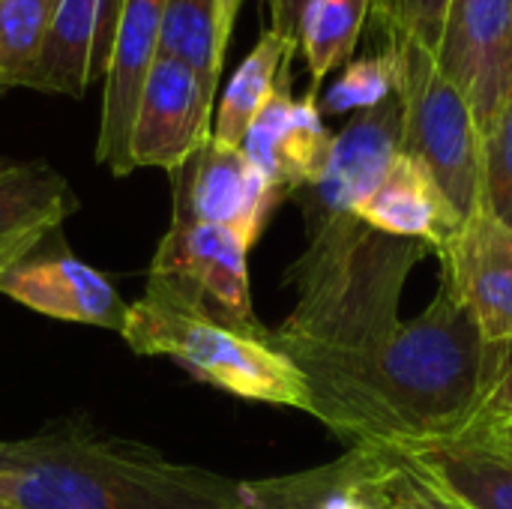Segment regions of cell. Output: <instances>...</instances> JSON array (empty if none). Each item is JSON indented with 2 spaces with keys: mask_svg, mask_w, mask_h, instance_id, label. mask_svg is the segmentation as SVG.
Masks as SVG:
<instances>
[{
  "mask_svg": "<svg viewBox=\"0 0 512 509\" xmlns=\"http://www.w3.org/2000/svg\"><path fill=\"white\" fill-rule=\"evenodd\" d=\"M435 60L486 135L512 93V0H447Z\"/></svg>",
  "mask_w": 512,
  "mask_h": 509,
  "instance_id": "obj_7",
  "label": "cell"
},
{
  "mask_svg": "<svg viewBox=\"0 0 512 509\" xmlns=\"http://www.w3.org/2000/svg\"><path fill=\"white\" fill-rule=\"evenodd\" d=\"M0 498L15 509H240L249 483L102 435L87 417H63L3 441Z\"/></svg>",
  "mask_w": 512,
  "mask_h": 509,
  "instance_id": "obj_2",
  "label": "cell"
},
{
  "mask_svg": "<svg viewBox=\"0 0 512 509\" xmlns=\"http://www.w3.org/2000/svg\"><path fill=\"white\" fill-rule=\"evenodd\" d=\"M333 132L324 126L318 96H291V72L252 120L240 150L288 198L315 186L327 168Z\"/></svg>",
  "mask_w": 512,
  "mask_h": 509,
  "instance_id": "obj_14",
  "label": "cell"
},
{
  "mask_svg": "<svg viewBox=\"0 0 512 509\" xmlns=\"http://www.w3.org/2000/svg\"><path fill=\"white\" fill-rule=\"evenodd\" d=\"M0 447H3V441H0Z\"/></svg>",
  "mask_w": 512,
  "mask_h": 509,
  "instance_id": "obj_34",
  "label": "cell"
},
{
  "mask_svg": "<svg viewBox=\"0 0 512 509\" xmlns=\"http://www.w3.org/2000/svg\"><path fill=\"white\" fill-rule=\"evenodd\" d=\"M99 24V0H57L51 27L30 78V90L81 99L90 87V60Z\"/></svg>",
  "mask_w": 512,
  "mask_h": 509,
  "instance_id": "obj_19",
  "label": "cell"
},
{
  "mask_svg": "<svg viewBox=\"0 0 512 509\" xmlns=\"http://www.w3.org/2000/svg\"><path fill=\"white\" fill-rule=\"evenodd\" d=\"M354 216L390 237L426 243L432 252L462 225L435 177L408 153H399L384 180L357 204Z\"/></svg>",
  "mask_w": 512,
  "mask_h": 509,
  "instance_id": "obj_17",
  "label": "cell"
},
{
  "mask_svg": "<svg viewBox=\"0 0 512 509\" xmlns=\"http://www.w3.org/2000/svg\"><path fill=\"white\" fill-rule=\"evenodd\" d=\"M168 177L177 207L201 222L234 231L249 246L258 243L270 213L285 198L240 147H225L213 138Z\"/></svg>",
  "mask_w": 512,
  "mask_h": 509,
  "instance_id": "obj_10",
  "label": "cell"
},
{
  "mask_svg": "<svg viewBox=\"0 0 512 509\" xmlns=\"http://www.w3.org/2000/svg\"><path fill=\"white\" fill-rule=\"evenodd\" d=\"M240 6H243V0H219V30H222L225 45L234 36V24H237V15H240Z\"/></svg>",
  "mask_w": 512,
  "mask_h": 509,
  "instance_id": "obj_30",
  "label": "cell"
},
{
  "mask_svg": "<svg viewBox=\"0 0 512 509\" xmlns=\"http://www.w3.org/2000/svg\"><path fill=\"white\" fill-rule=\"evenodd\" d=\"M444 285L468 309L486 345L512 342V225L486 204L435 249Z\"/></svg>",
  "mask_w": 512,
  "mask_h": 509,
  "instance_id": "obj_9",
  "label": "cell"
},
{
  "mask_svg": "<svg viewBox=\"0 0 512 509\" xmlns=\"http://www.w3.org/2000/svg\"><path fill=\"white\" fill-rule=\"evenodd\" d=\"M249 243L228 228L195 219L183 207H171V225L159 240L147 282H156L222 324L270 339L273 333L255 318L249 291Z\"/></svg>",
  "mask_w": 512,
  "mask_h": 509,
  "instance_id": "obj_6",
  "label": "cell"
},
{
  "mask_svg": "<svg viewBox=\"0 0 512 509\" xmlns=\"http://www.w3.org/2000/svg\"><path fill=\"white\" fill-rule=\"evenodd\" d=\"M0 509H15V507H12L9 501H3V498H0Z\"/></svg>",
  "mask_w": 512,
  "mask_h": 509,
  "instance_id": "obj_31",
  "label": "cell"
},
{
  "mask_svg": "<svg viewBox=\"0 0 512 509\" xmlns=\"http://www.w3.org/2000/svg\"><path fill=\"white\" fill-rule=\"evenodd\" d=\"M267 3V15H270V30H276L279 36H285L288 42H297V33H300V18H303V9L309 0H264Z\"/></svg>",
  "mask_w": 512,
  "mask_h": 509,
  "instance_id": "obj_28",
  "label": "cell"
},
{
  "mask_svg": "<svg viewBox=\"0 0 512 509\" xmlns=\"http://www.w3.org/2000/svg\"><path fill=\"white\" fill-rule=\"evenodd\" d=\"M402 153V96L360 111L351 123L333 135L330 159L321 180L294 198L303 201L306 219L354 216L357 204L384 180L393 159Z\"/></svg>",
  "mask_w": 512,
  "mask_h": 509,
  "instance_id": "obj_12",
  "label": "cell"
},
{
  "mask_svg": "<svg viewBox=\"0 0 512 509\" xmlns=\"http://www.w3.org/2000/svg\"><path fill=\"white\" fill-rule=\"evenodd\" d=\"M297 54V45L279 36L276 30H264L255 48L243 57L240 69L228 81L216 117H213V141L225 147H240L252 120L267 105V99L276 93L282 75L291 72V60Z\"/></svg>",
  "mask_w": 512,
  "mask_h": 509,
  "instance_id": "obj_18",
  "label": "cell"
},
{
  "mask_svg": "<svg viewBox=\"0 0 512 509\" xmlns=\"http://www.w3.org/2000/svg\"><path fill=\"white\" fill-rule=\"evenodd\" d=\"M375 15V0H309L300 18V51L312 78L309 93L318 96L324 78L354 57L363 27Z\"/></svg>",
  "mask_w": 512,
  "mask_h": 509,
  "instance_id": "obj_20",
  "label": "cell"
},
{
  "mask_svg": "<svg viewBox=\"0 0 512 509\" xmlns=\"http://www.w3.org/2000/svg\"><path fill=\"white\" fill-rule=\"evenodd\" d=\"M6 165H9V162H6V159H0V171H3V168H6Z\"/></svg>",
  "mask_w": 512,
  "mask_h": 509,
  "instance_id": "obj_33",
  "label": "cell"
},
{
  "mask_svg": "<svg viewBox=\"0 0 512 509\" xmlns=\"http://www.w3.org/2000/svg\"><path fill=\"white\" fill-rule=\"evenodd\" d=\"M444 12L447 0H375V18L387 36L417 39L432 51L444 30Z\"/></svg>",
  "mask_w": 512,
  "mask_h": 509,
  "instance_id": "obj_25",
  "label": "cell"
},
{
  "mask_svg": "<svg viewBox=\"0 0 512 509\" xmlns=\"http://www.w3.org/2000/svg\"><path fill=\"white\" fill-rule=\"evenodd\" d=\"M396 39V36H393ZM402 48V153L414 156L468 219L483 201V135L462 90L441 72L435 51L417 39Z\"/></svg>",
  "mask_w": 512,
  "mask_h": 509,
  "instance_id": "obj_5",
  "label": "cell"
},
{
  "mask_svg": "<svg viewBox=\"0 0 512 509\" xmlns=\"http://www.w3.org/2000/svg\"><path fill=\"white\" fill-rule=\"evenodd\" d=\"M240 509H258V507H252V504H249V498H246V507H240Z\"/></svg>",
  "mask_w": 512,
  "mask_h": 509,
  "instance_id": "obj_32",
  "label": "cell"
},
{
  "mask_svg": "<svg viewBox=\"0 0 512 509\" xmlns=\"http://www.w3.org/2000/svg\"><path fill=\"white\" fill-rule=\"evenodd\" d=\"M387 456V453H384ZM390 459V456H387ZM375 509H438L432 501H426L411 483L408 477L396 468V462L390 459V477H387V486H384V495L378 501Z\"/></svg>",
  "mask_w": 512,
  "mask_h": 509,
  "instance_id": "obj_27",
  "label": "cell"
},
{
  "mask_svg": "<svg viewBox=\"0 0 512 509\" xmlns=\"http://www.w3.org/2000/svg\"><path fill=\"white\" fill-rule=\"evenodd\" d=\"M468 438H477V441H483V444H489V447H495V450L512 456V420L498 423V426H492V429H483V432H477V435H468Z\"/></svg>",
  "mask_w": 512,
  "mask_h": 509,
  "instance_id": "obj_29",
  "label": "cell"
},
{
  "mask_svg": "<svg viewBox=\"0 0 512 509\" xmlns=\"http://www.w3.org/2000/svg\"><path fill=\"white\" fill-rule=\"evenodd\" d=\"M78 210L69 180L42 159L0 171V276L39 249Z\"/></svg>",
  "mask_w": 512,
  "mask_h": 509,
  "instance_id": "obj_16",
  "label": "cell"
},
{
  "mask_svg": "<svg viewBox=\"0 0 512 509\" xmlns=\"http://www.w3.org/2000/svg\"><path fill=\"white\" fill-rule=\"evenodd\" d=\"M0 93H3V90H0Z\"/></svg>",
  "mask_w": 512,
  "mask_h": 509,
  "instance_id": "obj_35",
  "label": "cell"
},
{
  "mask_svg": "<svg viewBox=\"0 0 512 509\" xmlns=\"http://www.w3.org/2000/svg\"><path fill=\"white\" fill-rule=\"evenodd\" d=\"M426 252V243L381 234L357 216L309 222V246L291 267L297 303L273 345L288 357L372 345L399 324L405 279Z\"/></svg>",
  "mask_w": 512,
  "mask_h": 509,
  "instance_id": "obj_3",
  "label": "cell"
},
{
  "mask_svg": "<svg viewBox=\"0 0 512 509\" xmlns=\"http://www.w3.org/2000/svg\"><path fill=\"white\" fill-rule=\"evenodd\" d=\"M213 114L216 87L186 63L159 54L132 123V168L180 171L213 135Z\"/></svg>",
  "mask_w": 512,
  "mask_h": 509,
  "instance_id": "obj_8",
  "label": "cell"
},
{
  "mask_svg": "<svg viewBox=\"0 0 512 509\" xmlns=\"http://www.w3.org/2000/svg\"><path fill=\"white\" fill-rule=\"evenodd\" d=\"M225 51L228 45L219 30V0H165L159 36L162 57L186 63L219 90Z\"/></svg>",
  "mask_w": 512,
  "mask_h": 509,
  "instance_id": "obj_21",
  "label": "cell"
},
{
  "mask_svg": "<svg viewBox=\"0 0 512 509\" xmlns=\"http://www.w3.org/2000/svg\"><path fill=\"white\" fill-rule=\"evenodd\" d=\"M48 240L0 276V294L57 321L120 333L129 303L96 267L66 252L60 231H54L51 246Z\"/></svg>",
  "mask_w": 512,
  "mask_h": 509,
  "instance_id": "obj_11",
  "label": "cell"
},
{
  "mask_svg": "<svg viewBox=\"0 0 512 509\" xmlns=\"http://www.w3.org/2000/svg\"><path fill=\"white\" fill-rule=\"evenodd\" d=\"M162 12L165 0H126L114 51L102 75L105 93L96 138V162L105 165L114 177H126L135 171L129 156V138L144 84L159 57Z\"/></svg>",
  "mask_w": 512,
  "mask_h": 509,
  "instance_id": "obj_15",
  "label": "cell"
},
{
  "mask_svg": "<svg viewBox=\"0 0 512 509\" xmlns=\"http://www.w3.org/2000/svg\"><path fill=\"white\" fill-rule=\"evenodd\" d=\"M507 420H512V342L501 345V357H498V366H495L492 381L486 387V396H483V405L477 411L471 435L492 429L498 423H507Z\"/></svg>",
  "mask_w": 512,
  "mask_h": 509,
  "instance_id": "obj_26",
  "label": "cell"
},
{
  "mask_svg": "<svg viewBox=\"0 0 512 509\" xmlns=\"http://www.w3.org/2000/svg\"><path fill=\"white\" fill-rule=\"evenodd\" d=\"M57 0H0V90L30 87Z\"/></svg>",
  "mask_w": 512,
  "mask_h": 509,
  "instance_id": "obj_23",
  "label": "cell"
},
{
  "mask_svg": "<svg viewBox=\"0 0 512 509\" xmlns=\"http://www.w3.org/2000/svg\"><path fill=\"white\" fill-rule=\"evenodd\" d=\"M120 336L135 354L168 357L237 399L312 411L306 375L273 345V336L240 333L156 282H147L144 297L129 303Z\"/></svg>",
  "mask_w": 512,
  "mask_h": 509,
  "instance_id": "obj_4",
  "label": "cell"
},
{
  "mask_svg": "<svg viewBox=\"0 0 512 509\" xmlns=\"http://www.w3.org/2000/svg\"><path fill=\"white\" fill-rule=\"evenodd\" d=\"M483 201L512 225V93L483 135Z\"/></svg>",
  "mask_w": 512,
  "mask_h": 509,
  "instance_id": "obj_24",
  "label": "cell"
},
{
  "mask_svg": "<svg viewBox=\"0 0 512 509\" xmlns=\"http://www.w3.org/2000/svg\"><path fill=\"white\" fill-rule=\"evenodd\" d=\"M501 345H486L468 309L441 282L423 315L354 351L291 360L309 381L312 417L351 450L465 438L474 429Z\"/></svg>",
  "mask_w": 512,
  "mask_h": 509,
  "instance_id": "obj_1",
  "label": "cell"
},
{
  "mask_svg": "<svg viewBox=\"0 0 512 509\" xmlns=\"http://www.w3.org/2000/svg\"><path fill=\"white\" fill-rule=\"evenodd\" d=\"M402 87V48L390 36L384 48L363 57H351L336 81L318 99L321 114H360L369 111Z\"/></svg>",
  "mask_w": 512,
  "mask_h": 509,
  "instance_id": "obj_22",
  "label": "cell"
},
{
  "mask_svg": "<svg viewBox=\"0 0 512 509\" xmlns=\"http://www.w3.org/2000/svg\"><path fill=\"white\" fill-rule=\"evenodd\" d=\"M381 453L438 509H512V456L477 438L402 444Z\"/></svg>",
  "mask_w": 512,
  "mask_h": 509,
  "instance_id": "obj_13",
  "label": "cell"
}]
</instances>
